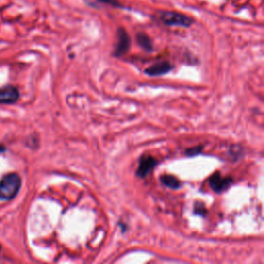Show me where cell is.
<instances>
[{
	"mask_svg": "<svg viewBox=\"0 0 264 264\" xmlns=\"http://www.w3.org/2000/svg\"><path fill=\"white\" fill-rule=\"evenodd\" d=\"M21 178L16 173L6 175L0 182V199L12 200L19 193L21 188Z\"/></svg>",
	"mask_w": 264,
	"mask_h": 264,
	"instance_id": "6da1fadb",
	"label": "cell"
},
{
	"mask_svg": "<svg viewBox=\"0 0 264 264\" xmlns=\"http://www.w3.org/2000/svg\"><path fill=\"white\" fill-rule=\"evenodd\" d=\"M160 20L167 26L178 27H190L193 24V19L187 15L180 14L177 12L165 11L160 13Z\"/></svg>",
	"mask_w": 264,
	"mask_h": 264,
	"instance_id": "7a4b0ae2",
	"label": "cell"
},
{
	"mask_svg": "<svg viewBox=\"0 0 264 264\" xmlns=\"http://www.w3.org/2000/svg\"><path fill=\"white\" fill-rule=\"evenodd\" d=\"M117 36H118V41H117V45H116L114 55L116 57H121L128 52V50L130 48V37L128 35L127 31L124 28H120L118 30Z\"/></svg>",
	"mask_w": 264,
	"mask_h": 264,
	"instance_id": "3957f363",
	"label": "cell"
},
{
	"mask_svg": "<svg viewBox=\"0 0 264 264\" xmlns=\"http://www.w3.org/2000/svg\"><path fill=\"white\" fill-rule=\"evenodd\" d=\"M231 184H232V179L223 178L219 172L214 173L210 179V186L213 189V191L217 193L225 191Z\"/></svg>",
	"mask_w": 264,
	"mask_h": 264,
	"instance_id": "277c9868",
	"label": "cell"
},
{
	"mask_svg": "<svg viewBox=\"0 0 264 264\" xmlns=\"http://www.w3.org/2000/svg\"><path fill=\"white\" fill-rule=\"evenodd\" d=\"M157 165V160L152 156H144L139 160V165L136 171L137 177L146 178Z\"/></svg>",
	"mask_w": 264,
	"mask_h": 264,
	"instance_id": "5b68a950",
	"label": "cell"
},
{
	"mask_svg": "<svg viewBox=\"0 0 264 264\" xmlns=\"http://www.w3.org/2000/svg\"><path fill=\"white\" fill-rule=\"evenodd\" d=\"M172 69V65L167 61H161L153 64L151 67L146 69V73L150 77H159L166 74Z\"/></svg>",
	"mask_w": 264,
	"mask_h": 264,
	"instance_id": "8992f818",
	"label": "cell"
},
{
	"mask_svg": "<svg viewBox=\"0 0 264 264\" xmlns=\"http://www.w3.org/2000/svg\"><path fill=\"white\" fill-rule=\"evenodd\" d=\"M20 97L19 91L15 87H5L0 89V104L14 103Z\"/></svg>",
	"mask_w": 264,
	"mask_h": 264,
	"instance_id": "52a82bcc",
	"label": "cell"
},
{
	"mask_svg": "<svg viewBox=\"0 0 264 264\" xmlns=\"http://www.w3.org/2000/svg\"><path fill=\"white\" fill-rule=\"evenodd\" d=\"M136 40L137 44L142 47L145 51L148 52L153 51V41L147 34H145V33H138L136 35Z\"/></svg>",
	"mask_w": 264,
	"mask_h": 264,
	"instance_id": "ba28073f",
	"label": "cell"
},
{
	"mask_svg": "<svg viewBox=\"0 0 264 264\" xmlns=\"http://www.w3.org/2000/svg\"><path fill=\"white\" fill-rule=\"evenodd\" d=\"M161 182L163 183V185H165L166 187L170 188V189H178L181 187V183L180 181L173 176L170 175H165L161 178Z\"/></svg>",
	"mask_w": 264,
	"mask_h": 264,
	"instance_id": "9c48e42d",
	"label": "cell"
},
{
	"mask_svg": "<svg viewBox=\"0 0 264 264\" xmlns=\"http://www.w3.org/2000/svg\"><path fill=\"white\" fill-rule=\"evenodd\" d=\"M202 151V147H194L191 148H188L186 151V154L188 156H195L197 154H199Z\"/></svg>",
	"mask_w": 264,
	"mask_h": 264,
	"instance_id": "30bf717a",
	"label": "cell"
},
{
	"mask_svg": "<svg viewBox=\"0 0 264 264\" xmlns=\"http://www.w3.org/2000/svg\"><path fill=\"white\" fill-rule=\"evenodd\" d=\"M98 1H101V2H104V3H112V5L114 6H118V7H122L120 5V3L118 1H116V0H98Z\"/></svg>",
	"mask_w": 264,
	"mask_h": 264,
	"instance_id": "8fae6325",
	"label": "cell"
},
{
	"mask_svg": "<svg viewBox=\"0 0 264 264\" xmlns=\"http://www.w3.org/2000/svg\"><path fill=\"white\" fill-rule=\"evenodd\" d=\"M195 214H205V210L203 208V205H201L199 209L197 208V206H195Z\"/></svg>",
	"mask_w": 264,
	"mask_h": 264,
	"instance_id": "7c38bea8",
	"label": "cell"
},
{
	"mask_svg": "<svg viewBox=\"0 0 264 264\" xmlns=\"http://www.w3.org/2000/svg\"><path fill=\"white\" fill-rule=\"evenodd\" d=\"M4 150H5L4 147H3V146H1V145H0V153H2Z\"/></svg>",
	"mask_w": 264,
	"mask_h": 264,
	"instance_id": "4fadbf2b",
	"label": "cell"
}]
</instances>
